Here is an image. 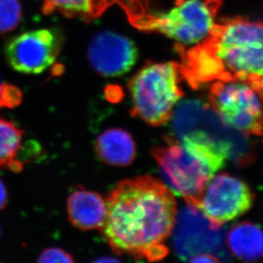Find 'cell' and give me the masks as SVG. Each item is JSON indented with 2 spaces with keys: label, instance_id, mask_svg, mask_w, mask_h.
I'll return each mask as SVG.
<instances>
[{
  "label": "cell",
  "instance_id": "obj_1",
  "mask_svg": "<svg viewBox=\"0 0 263 263\" xmlns=\"http://www.w3.org/2000/svg\"><path fill=\"white\" fill-rule=\"evenodd\" d=\"M102 235L119 255L157 261L169 253L177 209L173 193L159 180L145 176L124 180L107 197Z\"/></svg>",
  "mask_w": 263,
  "mask_h": 263
},
{
  "label": "cell",
  "instance_id": "obj_2",
  "mask_svg": "<svg viewBox=\"0 0 263 263\" xmlns=\"http://www.w3.org/2000/svg\"><path fill=\"white\" fill-rule=\"evenodd\" d=\"M180 53L182 76L192 87L212 80L251 85L263 75V21L225 19L203 42Z\"/></svg>",
  "mask_w": 263,
  "mask_h": 263
},
{
  "label": "cell",
  "instance_id": "obj_3",
  "mask_svg": "<svg viewBox=\"0 0 263 263\" xmlns=\"http://www.w3.org/2000/svg\"><path fill=\"white\" fill-rule=\"evenodd\" d=\"M165 142L152 150L165 185L186 204L199 208L206 185L224 166L227 157L215 145L190 137L169 136Z\"/></svg>",
  "mask_w": 263,
  "mask_h": 263
},
{
  "label": "cell",
  "instance_id": "obj_4",
  "mask_svg": "<svg viewBox=\"0 0 263 263\" xmlns=\"http://www.w3.org/2000/svg\"><path fill=\"white\" fill-rule=\"evenodd\" d=\"M172 119L171 137L176 139L190 137L215 145L238 166L250 164L253 159L248 135L228 125L205 102L199 100L180 102Z\"/></svg>",
  "mask_w": 263,
  "mask_h": 263
},
{
  "label": "cell",
  "instance_id": "obj_5",
  "mask_svg": "<svg viewBox=\"0 0 263 263\" xmlns=\"http://www.w3.org/2000/svg\"><path fill=\"white\" fill-rule=\"evenodd\" d=\"M181 78V64L175 62L142 67L129 83L132 115L152 126L166 124L183 96L180 86Z\"/></svg>",
  "mask_w": 263,
  "mask_h": 263
},
{
  "label": "cell",
  "instance_id": "obj_6",
  "mask_svg": "<svg viewBox=\"0 0 263 263\" xmlns=\"http://www.w3.org/2000/svg\"><path fill=\"white\" fill-rule=\"evenodd\" d=\"M221 5V0H176L165 12H146L132 24L142 31L160 32L181 45H199L211 33Z\"/></svg>",
  "mask_w": 263,
  "mask_h": 263
},
{
  "label": "cell",
  "instance_id": "obj_7",
  "mask_svg": "<svg viewBox=\"0 0 263 263\" xmlns=\"http://www.w3.org/2000/svg\"><path fill=\"white\" fill-rule=\"evenodd\" d=\"M210 105L228 125L246 135L263 134V105L248 83L216 81L209 93Z\"/></svg>",
  "mask_w": 263,
  "mask_h": 263
},
{
  "label": "cell",
  "instance_id": "obj_8",
  "mask_svg": "<svg viewBox=\"0 0 263 263\" xmlns=\"http://www.w3.org/2000/svg\"><path fill=\"white\" fill-rule=\"evenodd\" d=\"M172 236L175 252L181 260L189 261L199 254H211L221 261L230 260L226 232L214 226L198 207L186 204L177 211Z\"/></svg>",
  "mask_w": 263,
  "mask_h": 263
},
{
  "label": "cell",
  "instance_id": "obj_9",
  "mask_svg": "<svg viewBox=\"0 0 263 263\" xmlns=\"http://www.w3.org/2000/svg\"><path fill=\"white\" fill-rule=\"evenodd\" d=\"M253 204V194L248 185L234 176L220 174L210 180L199 209L214 226L224 223L246 213Z\"/></svg>",
  "mask_w": 263,
  "mask_h": 263
},
{
  "label": "cell",
  "instance_id": "obj_10",
  "mask_svg": "<svg viewBox=\"0 0 263 263\" xmlns=\"http://www.w3.org/2000/svg\"><path fill=\"white\" fill-rule=\"evenodd\" d=\"M61 45V37L55 30H33L10 40L5 55L8 63L16 72L39 74L55 63Z\"/></svg>",
  "mask_w": 263,
  "mask_h": 263
},
{
  "label": "cell",
  "instance_id": "obj_11",
  "mask_svg": "<svg viewBox=\"0 0 263 263\" xmlns=\"http://www.w3.org/2000/svg\"><path fill=\"white\" fill-rule=\"evenodd\" d=\"M137 57L138 50L132 40L110 31L95 35L88 48L89 64L104 77H118L129 72Z\"/></svg>",
  "mask_w": 263,
  "mask_h": 263
},
{
  "label": "cell",
  "instance_id": "obj_12",
  "mask_svg": "<svg viewBox=\"0 0 263 263\" xmlns=\"http://www.w3.org/2000/svg\"><path fill=\"white\" fill-rule=\"evenodd\" d=\"M67 217L81 231L101 229L107 216V203L99 194L80 186L67 198Z\"/></svg>",
  "mask_w": 263,
  "mask_h": 263
},
{
  "label": "cell",
  "instance_id": "obj_13",
  "mask_svg": "<svg viewBox=\"0 0 263 263\" xmlns=\"http://www.w3.org/2000/svg\"><path fill=\"white\" fill-rule=\"evenodd\" d=\"M95 151L105 164L125 167L134 161L137 148L129 132L112 128L98 136L95 142Z\"/></svg>",
  "mask_w": 263,
  "mask_h": 263
},
{
  "label": "cell",
  "instance_id": "obj_14",
  "mask_svg": "<svg viewBox=\"0 0 263 263\" xmlns=\"http://www.w3.org/2000/svg\"><path fill=\"white\" fill-rule=\"evenodd\" d=\"M226 243L237 258L247 261L263 259V231L256 224L248 221L235 224L226 235Z\"/></svg>",
  "mask_w": 263,
  "mask_h": 263
},
{
  "label": "cell",
  "instance_id": "obj_15",
  "mask_svg": "<svg viewBox=\"0 0 263 263\" xmlns=\"http://www.w3.org/2000/svg\"><path fill=\"white\" fill-rule=\"evenodd\" d=\"M24 130L8 119L0 117V168L18 173L24 162L19 159Z\"/></svg>",
  "mask_w": 263,
  "mask_h": 263
},
{
  "label": "cell",
  "instance_id": "obj_16",
  "mask_svg": "<svg viewBox=\"0 0 263 263\" xmlns=\"http://www.w3.org/2000/svg\"><path fill=\"white\" fill-rule=\"evenodd\" d=\"M148 0H90V17H98L112 5H119L125 11L129 22L146 13Z\"/></svg>",
  "mask_w": 263,
  "mask_h": 263
},
{
  "label": "cell",
  "instance_id": "obj_17",
  "mask_svg": "<svg viewBox=\"0 0 263 263\" xmlns=\"http://www.w3.org/2000/svg\"><path fill=\"white\" fill-rule=\"evenodd\" d=\"M45 13L58 12L70 17L90 18V0H44Z\"/></svg>",
  "mask_w": 263,
  "mask_h": 263
},
{
  "label": "cell",
  "instance_id": "obj_18",
  "mask_svg": "<svg viewBox=\"0 0 263 263\" xmlns=\"http://www.w3.org/2000/svg\"><path fill=\"white\" fill-rule=\"evenodd\" d=\"M22 18V6L18 0H0V33L15 29Z\"/></svg>",
  "mask_w": 263,
  "mask_h": 263
},
{
  "label": "cell",
  "instance_id": "obj_19",
  "mask_svg": "<svg viewBox=\"0 0 263 263\" xmlns=\"http://www.w3.org/2000/svg\"><path fill=\"white\" fill-rule=\"evenodd\" d=\"M23 101V93L15 85L5 82L0 76V109L14 108Z\"/></svg>",
  "mask_w": 263,
  "mask_h": 263
},
{
  "label": "cell",
  "instance_id": "obj_20",
  "mask_svg": "<svg viewBox=\"0 0 263 263\" xmlns=\"http://www.w3.org/2000/svg\"><path fill=\"white\" fill-rule=\"evenodd\" d=\"M71 254L58 247L45 249L39 256L37 262H73Z\"/></svg>",
  "mask_w": 263,
  "mask_h": 263
},
{
  "label": "cell",
  "instance_id": "obj_21",
  "mask_svg": "<svg viewBox=\"0 0 263 263\" xmlns=\"http://www.w3.org/2000/svg\"><path fill=\"white\" fill-rule=\"evenodd\" d=\"M189 261H191V262H219L220 260H219L217 257L213 256V255H211V254H199V255H197V256H194L192 257Z\"/></svg>",
  "mask_w": 263,
  "mask_h": 263
},
{
  "label": "cell",
  "instance_id": "obj_22",
  "mask_svg": "<svg viewBox=\"0 0 263 263\" xmlns=\"http://www.w3.org/2000/svg\"><path fill=\"white\" fill-rule=\"evenodd\" d=\"M8 202L7 189L5 187V184L0 180V211L5 209Z\"/></svg>",
  "mask_w": 263,
  "mask_h": 263
},
{
  "label": "cell",
  "instance_id": "obj_23",
  "mask_svg": "<svg viewBox=\"0 0 263 263\" xmlns=\"http://www.w3.org/2000/svg\"><path fill=\"white\" fill-rule=\"evenodd\" d=\"M251 86L256 89L259 97L261 98V102L263 103V75L261 77L259 78L258 80L251 84Z\"/></svg>",
  "mask_w": 263,
  "mask_h": 263
}]
</instances>
